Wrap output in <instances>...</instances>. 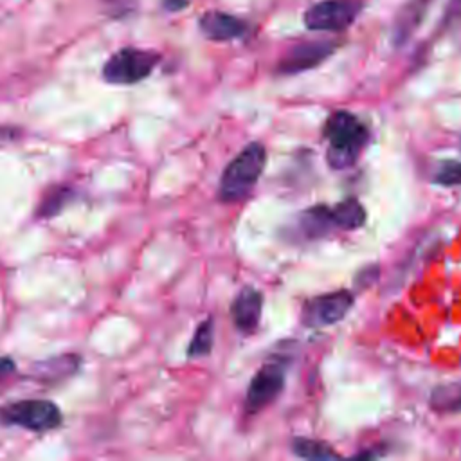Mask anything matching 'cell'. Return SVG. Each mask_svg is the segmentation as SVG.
Instances as JSON below:
<instances>
[{
	"label": "cell",
	"mask_w": 461,
	"mask_h": 461,
	"mask_svg": "<svg viewBox=\"0 0 461 461\" xmlns=\"http://www.w3.org/2000/svg\"><path fill=\"white\" fill-rule=\"evenodd\" d=\"M267 162V149L259 142L247 144L223 169L218 196L221 202H238L245 198L259 180Z\"/></svg>",
	"instance_id": "cell-1"
},
{
	"label": "cell",
	"mask_w": 461,
	"mask_h": 461,
	"mask_svg": "<svg viewBox=\"0 0 461 461\" xmlns=\"http://www.w3.org/2000/svg\"><path fill=\"white\" fill-rule=\"evenodd\" d=\"M328 162L335 169L349 167L360 155L366 140V126L349 112H335L326 124Z\"/></svg>",
	"instance_id": "cell-2"
},
{
	"label": "cell",
	"mask_w": 461,
	"mask_h": 461,
	"mask_svg": "<svg viewBox=\"0 0 461 461\" xmlns=\"http://www.w3.org/2000/svg\"><path fill=\"white\" fill-rule=\"evenodd\" d=\"M61 411L49 400H20L0 407V423L22 427L32 432H47L59 427Z\"/></svg>",
	"instance_id": "cell-3"
},
{
	"label": "cell",
	"mask_w": 461,
	"mask_h": 461,
	"mask_svg": "<svg viewBox=\"0 0 461 461\" xmlns=\"http://www.w3.org/2000/svg\"><path fill=\"white\" fill-rule=\"evenodd\" d=\"M158 61L160 54L153 50L124 47L108 58L103 67V77L113 85H133L146 79Z\"/></svg>",
	"instance_id": "cell-4"
},
{
	"label": "cell",
	"mask_w": 461,
	"mask_h": 461,
	"mask_svg": "<svg viewBox=\"0 0 461 461\" xmlns=\"http://www.w3.org/2000/svg\"><path fill=\"white\" fill-rule=\"evenodd\" d=\"M360 9V0H322L306 9L304 25L310 31L339 32L355 22Z\"/></svg>",
	"instance_id": "cell-5"
},
{
	"label": "cell",
	"mask_w": 461,
	"mask_h": 461,
	"mask_svg": "<svg viewBox=\"0 0 461 461\" xmlns=\"http://www.w3.org/2000/svg\"><path fill=\"white\" fill-rule=\"evenodd\" d=\"M353 304V295L346 290L319 295L306 303L303 310V322L312 328L330 326L346 317Z\"/></svg>",
	"instance_id": "cell-6"
},
{
	"label": "cell",
	"mask_w": 461,
	"mask_h": 461,
	"mask_svg": "<svg viewBox=\"0 0 461 461\" xmlns=\"http://www.w3.org/2000/svg\"><path fill=\"white\" fill-rule=\"evenodd\" d=\"M285 385V367L281 362L265 364L252 378L247 391V411L258 412L277 398Z\"/></svg>",
	"instance_id": "cell-7"
},
{
	"label": "cell",
	"mask_w": 461,
	"mask_h": 461,
	"mask_svg": "<svg viewBox=\"0 0 461 461\" xmlns=\"http://www.w3.org/2000/svg\"><path fill=\"white\" fill-rule=\"evenodd\" d=\"M335 52V43L331 41H304L297 43L281 58L277 63L279 74H299L321 65Z\"/></svg>",
	"instance_id": "cell-8"
},
{
	"label": "cell",
	"mask_w": 461,
	"mask_h": 461,
	"mask_svg": "<svg viewBox=\"0 0 461 461\" xmlns=\"http://www.w3.org/2000/svg\"><path fill=\"white\" fill-rule=\"evenodd\" d=\"M200 31L205 38L212 41H230L247 34L249 25L229 13L223 11H207L200 18Z\"/></svg>",
	"instance_id": "cell-9"
},
{
	"label": "cell",
	"mask_w": 461,
	"mask_h": 461,
	"mask_svg": "<svg viewBox=\"0 0 461 461\" xmlns=\"http://www.w3.org/2000/svg\"><path fill=\"white\" fill-rule=\"evenodd\" d=\"M261 308H263V295L256 288L245 286L230 304V317L234 326L241 333H252L259 324Z\"/></svg>",
	"instance_id": "cell-10"
},
{
	"label": "cell",
	"mask_w": 461,
	"mask_h": 461,
	"mask_svg": "<svg viewBox=\"0 0 461 461\" xmlns=\"http://www.w3.org/2000/svg\"><path fill=\"white\" fill-rule=\"evenodd\" d=\"M430 2L432 0H411L400 9L394 22V36L398 41H403L412 34V31L427 13Z\"/></svg>",
	"instance_id": "cell-11"
},
{
	"label": "cell",
	"mask_w": 461,
	"mask_h": 461,
	"mask_svg": "<svg viewBox=\"0 0 461 461\" xmlns=\"http://www.w3.org/2000/svg\"><path fill=\"white\" fill-rule=\"evenodd\" d=\"M330 214H331L333 223L342 229H357L366 220L364 207L360 205V202H357L353 198L344 200L339 205H335L333 209H330Z\"/></svg>",
	"instance_id": "cell-12"
},
{
	"label": "cell",
	"mask_w": 461,
	"mask_h": 461,
	"mask_svg": "<svg viewBox=\"0 0 461 461\" xmlns=\"http://www.w3.org/2000/svg\"><path fill=\"white\" fill-rule=\"evenodd\" d=\"M430 407L441 412H459L461 411V382H452L439 385L430 394Z\"/></svg>",
	"instance_id": "cell-13"
},
{
	"label": "cell",
	"mask_w": 461,
	"mask_h": 461,
	"mask_svg": "<svg viewBox=\"0 0 461 461\" xmlns=\"http://www.w3.org/2000/svg\"><path fill=\"white\" fill-rule=\"evenodd\" d=\"M292 452L303 459H335L339 454L324 441L310 438H295L292 441Z\"/></svg>",
	"instance_id": "cell-14"
},
{
	"label": "cell",
	"mask_w": 461,
	"mask_h": 461,
	"mask_svg": "<svg viewBox=\"0 0 461 461\" xmlns=\"http://www.w3.org/2000/svg\"><path fill=\"white\" fill-rule=\"evenodd\" d=\"M212 339H214V322L209 317L203 322H200V326L196 328V331L189 342L187 355L194 357V358L209 355L212 349Z\"/></svg>",
	"instance_id": "cell-15"
},
{
	"label": "cell",
	"mask_w": 461,
	"mask_h": 461,
	"mask_svg": "<svg viewBox=\"0 0 461 461\" xmlns=\"http://www.w3.org/2000/svg\"><path fill=\"white\" fill-rule=\"evenodd\" d=\"M330 225L335 223L331 220L330 209L326 207H313L301 216V227L308 236H321L326 232V229H330Z\"/></svg>",
	"instance_id": "cell-16"
},
{
	"label": "cell",
	"mask_w": 461,
	"mask_h": 461,
	"mask_svg": "<svg viewBox=\"0 0 461 461\" xmlns=\"http://www.w3.org/2000/svg\"><path fill=\"white\" fill-rule=\"evenodd\" d=\"M434 182L441 185H461V162L447 160L434 175Z\"/></svg>",
	"instance_id": "cell-17"
},
{
	"label": "cell",
	"mask_w": 461,
	"mask_h": 461,
	"mask_svg": "<svg viewBox=\"0 0 461 461\" xmlns=\"http://www.w3.org/2000/svg\"><path fill=\"white\" fill-rule=\"evenodd\" d=\"M457 18H461V0H450L445 11V20L454 22Z\"/></svg>",
	"instance_id": "cell-18"
},
{
	"label": "cell",
	"mask_w": 461,
	"mask_h": 461,
	"mask_svg": "<svg viewBox=\"0 0 461 461\" xmlns=\"http://www.w3.org/2000/svg\"><path fill=\"white\" fill-rule=\"evenodd\" d=\"M14 371V362L11 357H0V380Z\"/></svg>",
	"instance_id": "cell-19"
},
{
	"label": "cell",
	"mask_w": 461,
	"mask_h": 461,
	"mask_svg": "<svg viewBox=\"0 0 461 461\" xmlns=\"http://www.w3.org/2000/svg\"><path fill=\"white\" fill-rule=\"evenodd\" d=\"M187 2L189 0H164V5L167 11H178V9H184Z\"/></svg>",
	"instance_id": "cell-20"
}]
</instances>
